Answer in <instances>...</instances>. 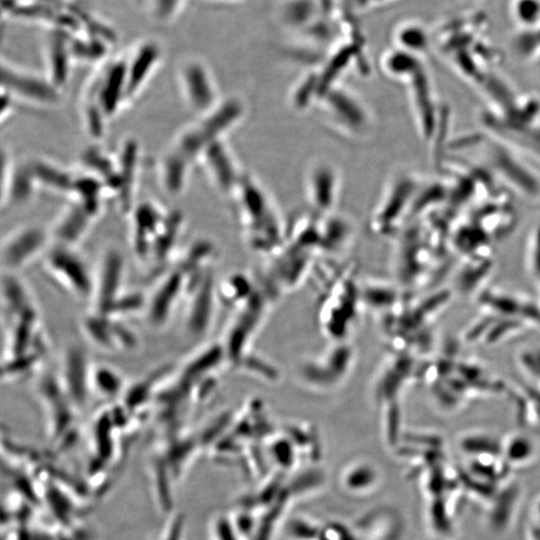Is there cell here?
Returning a JSON list of instances; mask_svg holds the SVG:
<instances>
[{
	"label": "cell",
	"mask_w": 540,
	"mask_h": 540,
	"mask_svg": "<svg viewBox=\"0 0 540 540\" xmlns=\"http://www.w3.org/2000/svg\"><path fill=\"white\" fill-rule=\"evenodd\" d=\"M3 324L6 338L3 375L15 377L31 373L46 352L40 313L32 294L16 274L6 273L2 281Z\"/></svg>",
	"instance_id": "6da1fadb"
},
{
	"label": "cell",
	"mask_w": 540,
	"mask_h": 540,
	"mask_svg": "<svg viewBox=\"0 0 540 540\" xmlns=\"http://www.w3.org/2000/svg\"><path fill=\"white\" fill-rule=\"evenodd\" d=\"M245 115L244 102L235 96L221 99L207 113L178 133L171 146L191 163L198 161L204 149L214 141L225 139Z\"/></svg>",
	"instance_id": "7a4b0ae2"
},
{
	"label": "cell",
	"mask_w": 540,
	"mask_h": 540,
	"mask_svg": "<svg viewBox=\"0 0 540 540\" xmlns=\"http://www.w3.org/2000/svg\"><path fill=\"white\" fill-rule=\"evenodd\" d=\"M232 196L238 218L247 235H281L282 218L271 197L257 180L244 175Z\"/></svg>",
	"instance_id": "3957f363"
},
{
	"label": "cell",
	"mask_w": 540,
	"mask_h": 540,
	"mask_svg": "<svg viewBox=\"0 0 540 540\" xmlns=\"http://www.w3.org/2000/svg\"><path fill=\"white\" fill-rule=\"evenodd\" d=\"M321 112L328 124L345 136L359 138L373 128V117L360 97L339 83L319 98Z\"/></svg>",
	"instance_id": "277c9868"
},
{
	"label": "cell",
	"mask_w": 540,
	"mask_h": 540,
	"mask_svg": "<svg viewBox=\"0 0 540 540\" xmlns=\"http://www.w3.org/2000/svg\"><path fill=\"white\" fill-rule=\"evenodd\" d=\"M44 264L51 278L67 292L82 300H92L95 273L76 248L53 244L45 254Z\"/></svg>",
	"instance_id": "5b68a950"
},
{
	"label": "cell",
	"mask_w": 540,
	"mask_h": 540,
	"mask_svg": "<svg viewBox=\"0 0 540 540\" xmlns=\"http://www.w3.org/2000/svg\"><path fill=\"white\" fill-rule=\"evenodd\" d=\"M177 82L185 104L198 116L213 109L222 99L210 68L197 56L180 60Z\"/></svg>",
	"instance_id": "8992f818"
},
{
	"label": "cell",
	"mask_w": 540,
	"mask_h": 540,
	"mask_svg": "<svg viewBox=\"0 0 540 540\" xmlns=\"http://www.w3.org/2000/svg\"><path fill=\"white\" fill-rule=\"evenodd\" d=\"M126 54L107 58L89 79L85 94L91 96L110 120L127 104Z\"/></svg>",
	"instance_id": "52a82bcc"
},
{
	"label": "cell",
	"mask_w": 540,
	"mask_h": 540,
	"mask_svg": "<svg viewBox=\"0 0 540 540\" xmlns=\"http://www.w3.org/2000/svg\"><path fill=\"white\" fill-rule=\"evenodd\" d=\"M1 90L7 92L14 100L29 104L50 107L61 100V89L48 78L18 67L1 59Z\"/></svg>",
	"instance_id": "ba28073f"
},
{
	"label": "cell",
	"mask_w": 540,
	"mask_h": 540,
	"mask_svg": "<svg viewBox=\"0 0 540 540\" xmlns=\"http://www.w3.org/2000/svg\"><path fill=\"white\" fill-rule=\"evenodd\" d=\"M50 231L28 224L11 231L1 244V263L6 273H17L48 251Z\"/></svg>",
	"instance_id": "9c48e42d"
},
{
	"label": "cell",
	"mask_w": 540,
	"mask_h": 540,
	"mask_svg": "<svg viewBox=\"0 0 540 540\" xmlns=\"http://www.w3.org/2000/svg\"><path fill=\"white\" fill-rule=\"evenodd\" d=\"M418 185L409 174L395 175L383 192L381 199L373 211L371 224L377 231H391L404 220L409 218Z\"/></svg>",
	"instance_id": "30bf717a"
},
{
	"label": "cell",
	"mask_w": 540,
	"mask_h": 540,
	"mask_svg": "<svg viewBox=\"0 0 540 540\" xmlns=\"http://www.w3.org/2000/svg\"><path fill=\"white\" fill-rule=\"evenodd\" d=\"M340 174L335 165L325 160L314 161L305 175V194L317 216L334 211L340 195Z\"/></svg>",
	"instance_id": "8fae6325"
},
{
	"label": "cell",
	"mask_w": 540,
	"mask_h": 540,
	"mask_svg": "<svg viewBox=\"0 0 540 540\" xmlns=\"http://www.w3.org/2000/svg\"><path fill=\"white\" fill-rule=\"evenodd\" d=\"M124 258L121 252L107 248L95 273V289L92 298L94 313L107 315L123 295Z\"/></svg>",
	"instance_id": "7c38bea8"
},
{
	"label": "cell",
	"mask_w": 540,
	"mask_h": 540,
	"mask_svg": "<svg viewBox=\"0 0 540 540\" xmlns=\"http://www.w3.org/2000/svg\"><path fill=\"white\" fill-rule=\"evenodd\" d=\"M198 161L211 183L222 194L232 196L245 175L225 139L209 144Z\"/></svg>",
	"instance_id": "4fadbf2b"
},
{
	"label": "cell",
	"mask_w": 540,
	"mask_h": 540,
	"mask_svg": "<svg viewBox=\"0 0 540 540\" xmlns=\"http://www.w3.org/2000/svg\"><path fill=\"white\" fill-rule=\"evenodd\" d=\"M129 215L132 249L139 261L148 263L167 213L155 203L144 201L135 205Z\"/></svg>",
	"instance_id": "5bb4252c"
},
{
	"label": "cell",
	"mask_w": 540,
	"mask_h": 540,
	"mask_svg": "<svg viewBox=\"0 0 540 540\" xmlns=\"http://www.w3.org/2000/svg\"><path fill=\"white\" fill-rule=\"evenodd\" d=\"M163 50L158 40L145 38L126 53L127 102L133 100L152 77L162 60Z\"/></svg>",
	"instance_id": "9a60e30c"
},
{
	"label": "cell",
	"mask_w": 540,
	"mask_h": 540,
	"mask_svg": "<svg viewBox=\"0 0 540 540\" xmlns=\"http://www.w3.org/2000/svg\"><path fill=\"white\" fill-rule=\"evenodd\" d=\"M190 270L191 268L185 263L179 262L160 280L155 291L147 299L145 309L153 325L160 327L168 320L173 307L184 295V284L188 283L185 276Z\"/></svg>",
	"instance_id": "2e32d148"
},
{
	"label": "cell",
	"mask_w": 540,
	"mask_h": 540,
	"mask_svg": "<svg viewBox=\"0 0 540 540\" xmlns=\"http://www.w3.org/2000/svg\"><path fill=\"white\" fill-rule=\"evenodd\" d=\"M71 34L52 28H46L43 38V56L45 76L62 90L66 85L72 63Z\"/></svg>",
	"instance_id": "e0dca14e"
},
{
	"label": "cell",
	"mask_w": 540,
	"mask_h": 540,
	"mask_svg": "<svg viewBox=\"0 0 540 540\" xmlns=\"http://www.w3.org/2000/svg\"><path fill=\"white\" fill-rule=\"evenodd\" d=\"M140 149L137 141L128 138L119 147L116 159L117 189L115 197L120 211L130 214L136 205L134 195L139 171Z\"/></svg>",
	"instance_id": "ac0fdd59"
},
{
	"label": "cell",
	"mask_w": 540,
	"mask_h": 540,
	"mask_svg": "<svg viewBox=\"0 0 540 540\" xmlns=\"http://www.w3.org/2000/svg\"><path fill=\"white\" fill-rule=\"evenodd\" d=\"M92 366L86 359L85 354L76 347H72L63 359L61 376L58 380L78 409H81L87 402L91 393L90 376Z\"/></svg>",
	"instance_id": "d6986e66"
},
{
	"label": "cell",
	"mask_w": 540,
	"mask_h": 540,
	"mask_svg": "<svg viewBox=\"0 0 540 540\" xmlns=\"http://www.w3.org/2000/svg\"><path fill=\"white\" fill-rule=\"evenodd\" d=\"M6 157V156H5ZM2 161L1 204L18 206L27 202L38 186L32 173L30 163H14L6 157Z\"/></svg>",
	"instance_id": "ffe728a7"
},
{
	"label": "cell",
	"mask_w": 540,
	"mask_h": 540,
	"mask_svg": "<svg viewBox=\"0 0 540 540\" xmlns=\"http://www.w3.org/2000/svg\"><path fill=\"white\" fill-rule=\"evenodd\" d=\"M94 219L95 217L88 210L73 201L59 215L50 230L52 242L76 248L87 235Z\"/></svg>",
	"instance_id": "44dd1931"
},
{
	"label": "cell",
	"mask_w": 540,
	"mask_h": 540,
	"mask_svg": "<svg viewBox=\"0 0 540 540\" xmlns=\"http://www.w3.org/2000/svg\"><path fill=\"white\" fill-rule=\"evenodd\" d=\"M192 163L170 148L160 160L158 176L162 189L170 196L181 195L187 185Z\"/></svg>",
	"instance_id": "7402d4cb"
},
{
	"label": "cell",
	"mask_w": 540,
	"mask_h": 540,
	"mask_svg": "<svg viewBox=\"0 0 540 540\" xmlns=\"http://www.w3.org/2000/svg\"><path fill=\"white\" fill-rule=\"evenodd\" d=\"M29 163L38 186L60 194H71L76 176L72 172L45 159H34Z\"/></svg>",
	"instance_id": "603a6c76"
},
{
	"label": "cell",
	"mask_w": 540,
	"mask_h": 540,
	"mask_svg": "<svg viewBox=\"0 0 540 540\" xmlns=\"http://www.w3.org/2000/svg\"><path fill=\"white\" fill-rule=\"evenodd\" d=\"M81 162L86 172L100 179L107 191L115 196L117 189L116 159L97 147H89L83 152Z\"/></svg>",
	"instance_id": "cb8c5ba5"
},
{
	"label": "cell",
	"mask_w": 540,
	"mask_h": 540,
	"mask_svg": "<svg viewBox=\"0 0 540 540\" xmlns=\"http://www.w3.org/2000/svg\"><path fill=\"white\" fill-rule=\"evenodd\" d=\"M91 392L102 398L120 395L124 387L122 376L107 366H92L90 376Z\"/></svg>",
	"instance_id": "d4e9b609"
},
{
	"label": "cell",
	"mask_w": 540,
	"mask_h": 540,
	"mask_svg": "<svg viewBox=\"0 0 540 540\" xmlns=\"http://www.w3.org/2000/svg\"><path fill=\"white\" fill-rule=\"evenodd\" d=\"M320 98L319 75L312 73L301 79L290 95L291 106L297 111H304Z\"/></svg>",
	"instance_id": "484cf974"
},
{
	"label": "cell",
	"mask_w": 540,
	"mask_h": 540,
	"mask_svg": "<svg viewBox=\"0 0 540 540\" xmlns=\"http://www.w3.org/2000/svg\"><path fill=\"white\" fill-rule=\"evenodd\" d=\"M82 120L90 137L100 139L105 134L108 119L95 100L87 94L83 96Z\"/></svg>",
	"instance_id": "4316f807"
},
{
	"label": "cell",
	"mask_w": 540,
	"mask_h": 540,
	"mask_svg": "<svg viewBox=\"0 0 540 540\" xmlns=\"http://www.w3.org/2000/svg\"><path fill=\"white\" fill-rule=\"evenodd\" d=\"M185 0H147V13L154 21L162 24L172 22L181 11Z\"/></svg>",
	"instance_id": "83f0119b"
},
{
	"label": "cell",
	"mask_w": 540,
	"mask_h": 540,
	"mask_svg": "<svg viewBox=\"0 0 540 540\" xmlns=\"http://www.w3.org/2000/svg\"><path fill=\"white\" fill-rule=\"evenodd\" d=\"M398 43L402 50L410 53H417L423 50L427 44V37L424 30L417 25H407L398 31Z\"/></svg>",
	"instance_id": "f1b7e54d"
},
{
	"label": "cell",
	"mask_w": 540,
	"mask_h": 540,
	"mask_svg": "<svg viewBox=\"0 0 540 540\" xmlns=\"http://www.w3.org/2000/svg\"><path fill=\"white\" fill-rule=\"evenodd\" d=\"M514 11L519 21L526 23L534 21L540 14V2L538 0H517Z\"/></svg>",
	"instance_id": "f546056e"
}]
</instances>
